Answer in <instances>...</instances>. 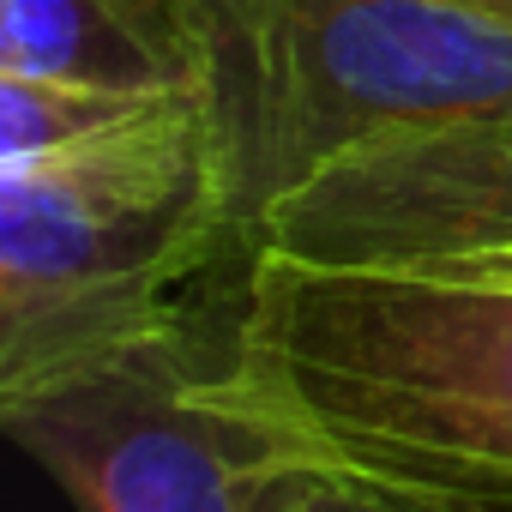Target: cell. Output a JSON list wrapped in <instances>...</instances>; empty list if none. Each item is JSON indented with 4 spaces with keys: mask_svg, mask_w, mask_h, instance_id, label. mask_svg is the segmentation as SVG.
<instances>
[{
    "mask_svg": "<svg viewBox=\"0 0 512 512\" xmlns=\"http://www.w3.org/2000/svg\"><path fill=\"white\" fill-rule=\"evenodd\" d=\"M229 386L290 452L512 512V278L247 247Z\"/></svg>",
    "mask_w": 512,
    "mask_h": 512,
    "instance_id": "obj_1",
    "label": "cell"
},
{
    "mask_svg": "<svg viewBox=\"0 0 512 512\" xmlns=\"http://www.w3.org/2000/svg\"><path fill=\"white\" fill-rule=\"evenodd\" d=\"M229 241L247 229L199 91L0 163V392L187 314L181 290Z\"/></svg>",
    "mask_w": 512,
    "mask_h": 512,
    "instance_id": "obj_2",
    "label": "cell"
},
{
    "mask_svg": "<svg viewBox=\"0 0 512 512\" xmlns=\"http://www.w3.org/2000/svg\"><path fill=\"white\" fill-rule=\"evenodd\" d=\"M241 229L326 163L512 109V25L446 0H181Z\"/></svg>",
    "mask_w": 512,
    "mask_h": 512,
    "instance_id": "obj_3",
    "label": "cell"
},
{
    "mask_svg": "<svg viewBox=\"0 0 512 512\" xmlns=\"http://www.w3.org/2000/svg\"><path fill=\"white\" fill-rule=\"evenodd\" d=\"M0 428L79 512H266L290 446L229 386V338L187 314L0 392Z\"/></svg>",
    "mask_w": 512,
    "mask_h": 512,
    "instance_id": "obj_4",
    "label": "cell"
},
{
    "mask_svg": "<svg viewBox=\"0 0 512 512\" xmlns=\"http://www.w3.org/2000/svg\"><path fill=\"white\" fill-rule=\"evenodd\" d=\"M247 247L308 266L512 278V109L326 163L260 217Z\"/></svg>",
    "mask_w": 512,
    "mask_h": 512,
    "instance_id": "obj_5",
    "label": "cell"
},
{
    "mask_svg": "<svg viewBox=\"0 0 512 512\" xmlns=\"http://www.w3.org/2000/svg\"><path fill=\"white\" fill-rule=\"evenodd\" d=\"M0 73L97 91H193L181 0H0Z\"/></svg>",
    "mask_w": 512,
    "mask_h": 512,
    "instance_id": "obj_6",
    "label": "cell"
},
{
    "mask_svg": "<svg viewBox=\"0 0 512 512\" xmlns=\"http://www.w3.org/2000/svg\"><path fill=\"white\" fill-rule=\"evenodd\" d=\"M145 103H157V97L0 73V163H31V157L67 151V145H79L91 133H109L115 121L139 115Z\"/></svg>",
    "mask_w": 512,
    "mask_h": 512,
    "instance_id": "obj_7",
    "label": "cell"
},
{
    "mask_svg": "<svg viewBox=\"0 0 512 512\" xmlns=\"http://www.w3.org/2000/svg\"><path fill=\"white\" fill-rule=\"evenodd\" d=\"M266 512H476V506H458V500H440V494H422V488H404V482H386V476H368L314 452H290L272 476Z\"/></svg>",
    "mask_w": 512,
    "mask_h": 512,
    "instance_id": "obj_8",
    "label": "cell"
},
{
    "mask_svg": "<svg viewBox=\"0 0 512 512\" xmlns=\"http://www.w3.org/2000/svg\"><path fill=\"white\" fill-rule=\"evenodd\" d=\"M446 7H464V13H482V19H506L512 25V0H446Z\"/></svg>",
    "mask_w": 512,
    "mask_h": 512,
    "instance_id": "obj_9",
    "label": "cell"
}]
</instances>
